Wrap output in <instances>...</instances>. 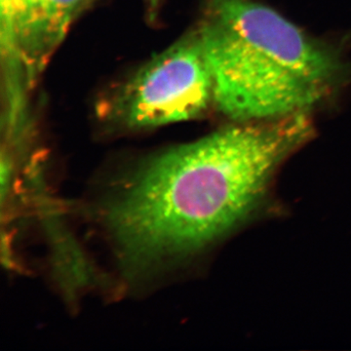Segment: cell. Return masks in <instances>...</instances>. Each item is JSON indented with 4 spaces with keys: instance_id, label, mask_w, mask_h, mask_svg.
<instances>
[{
    "instance_id": "cell-5",
    "label": "cell",
    "mask_w": 351,
    "mask_h": 351,
    "mask_svg": "<svg viewBox=\"0 0 351 351\" xmlns=\"http://www.w3.org/2000/svg\"><path fill=\"white\" fill-rule=\"evenodd\" d=\"M162 2L163 0H145V4L147 6L149 17H156L157 11L160 8Z\"/></svg>"
},
{
    "instance_id": "cell-4",
    "label": "cell",
    "mask_w": 351,
    "mask_h": 351,
    "mask_svg": "<svg viewBox=\"0 0 351 351\" xmlns=\"http://www.w3.org/2000/svg\"><path fill=\"white\" fill-rule=\"evenodd\" d=\"M97 0H0L4 82L29 90L75 21Z\"/></svg>"
},
{
    "instance_id": "cell-2",
    "label": "cell",
    "mask_w": 351,
    "mask_h": 351,
    "mask_svg": "<svg viewBox=\"0 0 351 351\" xmlns=\"http://www.w3.org/2000/svg\"><path fill=\"white\" fill-rule=\"evenodd\" d=\"M197 32L214 106L239 123L306 113L345 66L334 49L254 0H208Z\"/></svg>"
},
{
    "instance_id": "cell-1",
    "label": "cell",
    "mask_w": 351,
    "mask_h": 351,
    "mask_svg": "<svg viewBox=\"0 0 351 351\" xmlns=\"http://www.w3.org/2000/svg\"><path fill=\"white\" fill-rule=\"evenodd\" d=\"M311 132L306 113L244 122L145 159L99 208L120 267L149 276L232 232Z\"/></svg>"
},
{
    "instance_id": "cell-3",
    "label": "cell",
    "mask_w": 351,
    "mask_h": 351,
    "mask_svg": "<svg viewBox=\"0 0 351 351\" xmlns=\"http://www.w3.org/2000/svg\"><path fill=\"white\" fill-rule=\"evenodd\" d=\"M211 105L213 83L196 29L140 66L100 112L112 125L145 130L197 119Z\"/></svg>"
}]
</instances>
